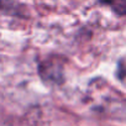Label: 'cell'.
Returning a JSON list of instances; mask_svg holds the SVG:
<instances>
[{"label": "cell", "mask_w": 126, "mask_h": 126, "mask_svg": "<svg viewBox=\"0 0 126 126\" xmlns=\"http://www.w3.org/2000/svg\"><path fill=\"white\" fill-rule=\"evenodd\" d=\"M40 74L45 80H47L49 83L58 84V83L63 82L62 64L57 59H48L45 63H42L40 66Z\"/></svg>", "instance_id": "1"}, {"label": "cell", "mask_w": 126, "mask_h": 126, "mask_svg": "<svg viewBox=\"0 0 126 126\" xmlns=\"http://www.w3.org/2000/svg\"><path fill=\"white\" fill-rule=\"evenodd\" d=\"M100 3L110 6L117 15H126V0H100Z\"/></svg>", "instance_id": "2"}]
</instances>
